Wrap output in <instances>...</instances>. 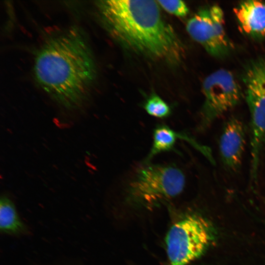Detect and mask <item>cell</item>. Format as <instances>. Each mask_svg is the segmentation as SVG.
Segmentation results:
<instances>
[{"label":"cell","mask_w":265,"mask_h":265,"mask_svg":"<svg viewBox=\"0 0 265 265\" xmlns=\"http://www.w3.org/2000/svg\"><path fill=\"white\" fill-rule=\"evenodd\" d=\"M33 69L42 88L68 108L83 104L97 77L89 45L76 27L48 40L37 53Z\"/></svg>","instance_id":"6da1fadb"},{"label":"cell","mask_w":265,"mask_h":265,"mask_svg":"<svg viewBox=\"0 0 265 265\" xmlns=\"http://www.w3.org/2000/svg\"><path fill=\"white\" fill-rule=\"evenodd\" d=\"M98 7L110 34L127 49L155 60L180 61L183 46L157 1L101 0Z\"/></svg>","instance_id":"7a4b0ae2"},{"label":"cell","mask_w":265,"mask_h":265,"mask_svg":"<svg viewBox=\"0 0 265 265\" xmlns=\"http://www.w3.org/2000/svg\"><path fill=\"white\" fill-rule=\"evenodd\" d=\"M125 185L128 202L152 208L180 195L186 185V176L175 165L143 161Z\"/></svg>","instance_id":"3957f363"},{"label":"cell","mask_w":265,"mask_h":265,"mask_svg":"<svg viewBox=\"0 0 265 265\" xmlns=\"http://www.w3.org/2000/svg\"><path fill=\"white\" fill-rule=\"evenodd\" d=\"M212 238V228L206 219L194 213L185 215L166 235L167 265H187L205 251Z\"/></svg>","instance_id":"277c9868"},{"label":"cell","mask_w":265,"mask_h":265,"mask_svg":"<svg viewBox=\"0 0 265 265\" xmlns=\"http://www.w3.org/2000/svg\"><path fill=\"white\" fill-rule=\"evenodd\" d=\"M242 79L251 117V177L256 179L265 143V55L249 63Z\"/></svg>","instance_id":"5b68a950"},{"label":"cell","mask_w":265,"mask_h":265,"mask_svg":"<svg viewBox=\"0 0 265 265\" xmlns=\"http://www.w3.org/2000/svg\"><path fill=\"white\" fill-rule=\"evenodd\" d=\"M205 100L201 110V126L208 127L241 100V88L233 73L221 69L206 78L202 85Z\"/></svg>","instance_id":"8992f818"},{"label":"cell","mask_w":265,"mask_h":265,"mask_svg":"<svg viewBox=\"0 0 265 265\" xmlns=\"http://www.w3.org/2000/svg\"><path fill=\"white\" fill-rule=\"evenodd\" d=\"M186 29L194 40L214 57H224L231 51L232 45L226 32L224 13L218 5L200 9L187 21Z\"/></svg>","instance_id":"52a82bcc"},{"label":"cell","mask_w":265,"mask_h":265,"mask_svg":"<svg viewBox=\"0 0 265 265\" xmlns=\"http://www.w3.org/2000/svg\"><path fill=\"white\" fill-rule=\"evenodd\" d=\"M245 146V131L243 123L231 118L226 123L219 140L221 159L228 169L237 171L242 162Z\"/></svg>","instance_id":"ba28073f"},{"label":"cell","mask_w":265,"mask_h":265,"mask_svg":"<svg viewBox=\"0 0 265 265\" xmlns=\"http://www.w3.org/2000/svg\"><path fill=\"white\" fill-rule=\"evenodd\" d=\"M239 26L246 34L255 38L265 37V3L250 0L240 2L234 8Z\"/></svg>","instance_id":"9c48e42d"},{"label":"cell","mask_w":265,"mask_h":265,"mask_svg":"<svg viewBox=\"0 0 265 265\" xmlns=\"http://www.w3.org/2000/svg\"><path fill=\"white\" fill-rule=\"evenodd\" d=\"M153 144L151 150L144 161L149 162L156 155L163 152L173 150L177 140L184 138L192 145L206 154L208 149L200 146L195 140L185 134L175 132L165 124L158 125L154 129L153 132Z\"/></svg>","instance_id":"30bf717a"},{"label":"cell","mask_w":265,"mask_h":265,"mask_svg":"<svg viewBox=\"0 0 265 265\" xmlns=\"http://www.w3.org/2000/svg\"><path fill=\"white\" fill-rule=\"evenodd\" d=\"M0 230L10 235L27 234L28 228L19 217L13 202L3 196L0 201Z\"/></svg>","instance_id":"8fae6325"},{"label":"cell","mask_w":265,"mask_h":265,"mask_svg":"<svg viewBox=\"0 0 265 265\" xmlns=\"http://www.w3.org/2000/svg\"><path fill=\"white\" fill-rule=\"evenodd\" d=\"M143 107L149 115L159 118H166L171 113L169 106L156 94L152 95L146 100Z\"/></svg>","instance_id":"7c38bea8"},{"label":"cell","mask_w":265,"mask_h":265,"mask_svg":"<svg viewBox=\"0 0 265 265\" xmlns=\"http://www.w3.org/2000/svg\"><path fill=\"white\" fill-rule=\"evenodd\" d=\"M157 1L164 10L173 15L184 17L188 13V8L183 1L179 0Z\"/></svg>","instance_id":"4fadbf2b"}]
</instances>
